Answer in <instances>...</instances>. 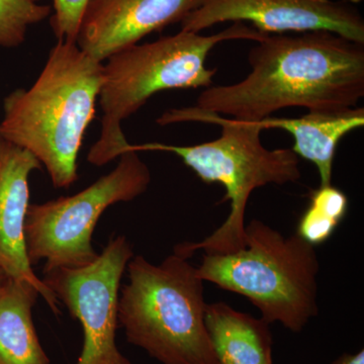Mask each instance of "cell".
<instances>
[{
	"instance_id": "6da1fadb",
	"label": "cell",
	"mask_w": 364,
	"mask_h": 364,
	"mask_svg": "<svg viewBox=\"0 0 364 364\" xmlns=\"http://www.w3.org/2000/svg\"><path fill=\"white\" fill-rule=\"evenodd\" d=\"M248 62L247 77L205 88L193 107L259 122L287 107H355L364 97V44L335 33L267 35L249 52Z\"/></svg>"
},
{
	"instance_id": "7a4b0ae2",
	"label": "cell",
	"mask_w": 364,
	"mask_h": 364,
	"mask_svg": "<svg viewBox=\"0 0 364 364\" xmlns=\"http://www.w3.org/2000/svg\"><path fill=\"white\" fill-rule=\"evenodd\" d=\"M102 78V62L75 42L58 40L33 85L4 98L0 135L32 153L55 188H70L78 179L79 151Z\"/></svg>"
},
{
	"instance_id": "3957f363",
	"label": "cell",
	"mask_w": 364,
	"mask_h": 364,
	"mask_svg": "<svg viewBox=\"0 0 364 364\" xmlns=\"http://www.w3.org/2000/svg\"><path fill=\"white\" fill-rule=\"evenodd\" d=\"M214 124L221 127L215 140L193 146L148 143L129 144L126 151H161L181 158L205 183H221L226 196L221 203L230 202V214L221 227L200 243H181L174 251L191 258L198 250L205 254H231L245 246V212L249 198L256 188L267 184L284 186L301 178L298 155L291 149L269 150L263 146L259 122L240 121L195 107L172 109L163 112L160 126L188 123Z\"/></svg>"
},
{
	"instance_id": "277c9868",
	"label": "cell",
	"mask_w": 364,
	"mask_h": 364,
	"mask_svg": "<svg viewBox=\"0 0 364 364\" xmlns=\"http://www.w3.org/2000/svg\"><path fill=\"white\" fill-rule=\"evenodd\" d=\"M245 23H234L222 32L203 36L181 31L154 42L136 44L109 57L100 87L102 132L90 148L87 161L104 166L119 158L129 143L122 122L140 109L160 91L196 90L212 86L217 69H208L210 52L222 42L265 37Z\"/></svg>"
},
{
	"instance_id": "5b68a950",
	"label": "cell",
	"mask_w": 364,
	"mask_h": 364,
	"mask_svg": "<svg viewBox=\"0 0 364 364\" xmlns=\"http://www.w3.org/2000/svg\"><path fill=\"white\" fill-rule=\"evenodd\" d=\"M119 296V324L129 343L161 364H218L205 324L203 280L181 254L155 265L134 256Z\"/></svg>"
},
{
	"instance_id": "8992f818",
	"label": "cell",
	"mask_w": 364,
	"mask_h": 364,
	"mask_svg": "<svg viewBox=\"0 0 364 364\" xmlns=\"http://www.w3.org/2000/svg\"><path fill=\"white\" fill-rule=\"evenodd\" d=\"M198 277L246 296L268 324L303 331L318 313L315 246L298 234L284 237L254 219L245 226V246L231 254H205Z\"/></svg>"
},
{
	"instance_id": "52a82bcc",
	"label": "cell",
	"mask_w": 364,
	"mask_h": 364,
	"mask_svg": "<svg viewBox=\"0 0 364 364\" xmlns=\"http://www.w3.org/2000/svg\"><path fill=\"white\" fill-rule=\"evenodd\" d=\"M135 151L119 156L116 168L80 193L28 205L25 222L31 264L45 260L44 272L87 267L97 259L92 235L107 208L142 196L151 182L149 167Z\"/></svg>"
},
{
	"instance_id": "ba28073f",
	"label": "cell",
	"mask_w": 364,
	"mask_h": 364,
	"mask_svg": "<svg viewBox=\"0 0 364 364\" xmlns=\"http://www.w3.org/2000/svg\"><path fill=\"white\" fill-rule=\"evenodd\" d=\"M133 257L130 242L117 236L87 267L44 272L46 286L82 327V351L76 364H133L117 345L119 287Z\"/></svg>"
},
{
	"instance_id": "9c48e42d",
	"label": "cell",
	"mask_w": 364,
	"mask_h": 364,
	"mask_svg": "<svg viewBox=\"0 0 364 364\" xmlns=\"http://www.w3.org/2000/svg\"><path fill=\"white\" fill-rule=\"evenodd\" d=\"M226 21H247L264 35L328 31L364 44L363 18L343 0H205L181 25L182 31L200 33Z\"/></svg>"
},
{
	"instance_id": "30bf717a",
	"label": "cell",
	"mask_w": 364,
	"mask_h": 364,
	"mask_svg": "<svg viewBox=\"0 0 364 364\" xmlns=\"http://www.w3.org/2000/svg\"><path fill=\"white\" fill-rule=\"evenodd\" d=\"M205 0H88L76 44L91 58L104 62L138 44L150 33L186 16Z\"/></svg>"
},
{
	"instance_id": "8fae6325",
	"label": "cell",
	"mask_w": 364,
	"mask_h": 364,
	"mask_svg": "<svg viewBox=\"0 0 364 364\" xmlns=\"http://www.w3.org/2000/svg\"><path fill=\"white\" fill-rule=\"evenodd\" d=\"M41 168L42 165L32 153L0 135V270L7 279L26 280L35 286L52 312L59 315L58 299L33 272L26 251L28 178Z\"/></svg>"
},
{
	"instance_id": "7c38bea8",
	"label": "cell",
	"mask_w": 364,
	"mask_h": 364,
	"mask_svg": "<svg viewBox=\"0 0 364 364\" xmlns=\"http://www.w3.org/2000/svg\"><path fill=\"white\" fill-rule=\"evenodd\" d=\"M263 130L280 129L293 136L291 150L314 163L320 176V186H330L333 161L340 140L364 126V109L349 107L339 111L309 112L301 117H267L259 121Z\"/></svg>"
},
{
	"instance_id": "4fadbf2b",
	"label": "cell",
	"mask_w": 364,
	"mask_h": 364,
	"mask_svg": "<svg viewBox=\"0 0 364 364\" xmlns=\"http://www.w3.org/2000/svg\"><path fill=\"white\" fill-rule=\"evenodd\" d=\"M205 324L218 364H273L272 335L262 318L219 301L207 305Z\"/></svg>"
},
{
	"instance_id": "5bb4252c",
	"label": "cell",
	"mask_w": 364,
	"mask_h": 364,
	"mask_svg": "<svg viewBox=\"0 0 364 364\" xmlns=\"http://www.w3.org/2000/svg\"><path fill=\"white\" fill-rule=\"evenodd\" d=\"M39 291L23 279L0 287V364H51L33 322Z\"/></svg>"
},
{
	"instance_id": "9a60e30c",
	"label": "cell",
	"mask_w": 364,
	"mask_h": 364,
	"mask_svg": "<svg viewBox=\"0 0 364 364\" xmlns=\"http://www.w3.org/2000/svg\"><path fill=\"white\" fill-rule=\"evenodd\" d=\"M348 198L343 191L330 186H320L311 193V203L299 223L301 238L316 246L327 241L344 219Z\"/></svg>"
},
{
	"instance_id": "2e32d148",
	"label": "cell",
	"mask_w": 364,
	"mask_h": 364,
	"mask_svg": "<svg viewBox=\"0 0 364 364\" xmlns=\"http://www.w3.org/2000/svg\"><path fill=\"white\" fill-rule=\"evenodd\" d=\"M51 13V6L37 0H0V47H18L25 42L28 28Z\"/></svg>"
},
{
	"instance_id": "e0dca14e",
	"label": "cell",
	"mask_w": 364,
	"mask_h": 364,
	"mask_svg": "<svg viewBox=\"0 0 364 364\" xmlns=\"http://www.w3.org/2000/svg\"><path fill=\"white\" fill-rule=\"evenodd\" d=\"M38 1V0H37ZM88 0H52L51 26L57 39L75 42Z\"/></svg>"
},
{
	"instance_id": "ac0fdd59",
	"label": "cell",
	"mask_w": 364,
	"mask_h": 364,
	"mask_svg": "<svg viewBox=\"0 0 364 364\" xmlns=\"http://www.w3.org/2000/svg\"><path fill=\"white\" fill-rule=\"evenodd\" d=\"M333 364H364V350L361 349L355 354H344Z\"/></svg>"
},
{
	"instance_id": "d6986e66",
	"label": "cell",
	"mask_w": 364,
	"mask_h": 364,
	"mask_svg": "<svg viewBox=\"0 0 364 364\" xmlns=\"http://www.w3.org/2000/svg\"><path fill=\"white\" fill-rule=\"evenodd\" d=\"M7 279L6 275L0 270V287L4 284V282Z\"/></svg>"
}]
</instances>
